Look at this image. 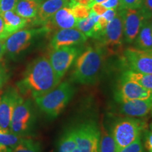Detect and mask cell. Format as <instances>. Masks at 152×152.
Segmentation results:
<instances>
[{
  "mask_svg": "<svg viewBox=\"0 0 152 152\" xmlns=\"http://www.w3.org/2000/svg\"><path fill=\"white\" fill-rule=\"evenodd\" d=\"M19 0H0V14L9 11L15 10Z\"/></svg>",
  "mask_w": 152,
  "mask_h": 152,
  "instance_id": "30",
  "label": "cell"
},
{
  "mask_svg": "<svg viewBox=\"0 0 152 152\" xmlns=\"http://www.w3.org/2000/svg\"><path fill=\"white\" fill-rule=\"evenodd\" d=\"M151 28H152V22L151 23Z\"/></svg>",
  "mask_w": 152,
  "mask_h": 152,
  "instance_id": "44",
  "label": "cell"
},
{
  "mask_svg": "<svg viewBox=\"0 0 152 152\" xmlns=\"http://www.w3.org/2000/svg\"><path fill=\"white\" fill-rule=\"evenodd\" d=\"M71 8L77 20L87 18L90 15L91 10V9L87 6L78 4H75L72 5Z\"/></svg>",
  "mask_w": 152,
  "mask_h": 152,
  "instance_id": "27",
  "label": "cell"
},
{
  "mask_svg": "<svg viewBox=\"0 0 152 152\" xmlns=\"http://www.w3.org/2000/svg\"><path fill=\"white\" fill-rule=\"evenodd\" d=\"M95 39L99 41L98 45L104 49H106L108 52L113 54L118 52L124 40L123 17L121 11H118L115 18L107 24Z\"/></svg>",
  "mask_w": 152,
  "mask_h": 152,
  "instance_id": "5",
  "label": "cell"
},
{
  "mask_svg": "<svg viewBox=\"0 0 152 152\" xmlns=\"http://www.w3.org/2000/svg\"><path fill=\"white\" fill-rule=\"evenodd\" d=\"M75 88L69 82H62L53 90L36 98V105L47 116L56 118L64 111L73 98Z\"/></svg>",
  "mask_w": 152,
  "mask_h": 152,
  "instance_id": "3",
  "label": "cell"
},
{
  "mask_svg": "<svg viewBox=\"0 0 152 152\" xmlns=\"http://www.w3.org/2000/svg\"><path fill=\"white\" fill-rule=\"evenodd\" d=\"M35 115L30 99H22L15 107L9 125V130L16 135L26 137L33 127Z\"/></svg>",
  "mask_w": 152,
  "mask_h": 152,
  "instance_id": "6",
  "label": "cell"
},
{
  "mask_svg": "<svg viewBox=\"0 0 152 152\" xmlns=\"http://www.w3.org/2000/svg\"><path fill=\"white\" fill-rule=\"evenodd\" d=\"M147 128L145 121L136 118L127 117L115 121L111 132L118 152L141 137L142 133L147 130Z\"/></svg>",
  "mask_w": 152,
  "mask_h": 152,
  "instance_id": "4",
  "label": "cell"
},
{
  "mask_svg": "<svg viewBox=\"0 0 152 152\" xmlns=\"http://www.w3.org/2000/svg\"><path fill=\"white\" fill-rule=\"evenodd\" d=\"M1 94H0V102H1Z\"/></svg>",
  "mask_w": 152,
  "mask_h": 152,
  "instance_id": "43",
  "label": "cell"
},
{
  "mask_svg": "<svg viewBox=\"0 0 152 152\" xmlns=\"http://www.w3.org/2000/svg\"><path fill=\"white\" fill-rule=\"evenodd\" d=\"M76 147L75 129H68L58 141L55 152H73Z\"/></svg>",
  "mask_w": 152,
  "mask_h": 152,
  "instance_id": "22",
  "label": "cell"
},
{
  "mask_svg": "<svg viewBox=\"0 0 152 152\" xmlns=\"http://www.w3.org/2000/svg\"><path fill=\"white\" fill-rule=\"evenodd\" d=\"M141 8L150 18H152V0H144Z\"/></svg>",
  "mask_w": 152,
  "mask_h": 152,
  "instance_id": "34",
  "label": "cell"
},
{
  "mask_svg": "<svg viewBox=\"0 0 152 152\" xmlns=\"http://www.w3.org/2000/svg\"><path fill=\"white\" fill-rule=\"evenodd\" d=\"M144 0H120L119 10L121 9H137L142 7Z\"/></svg>",
  "mask_w": 152,
  "mask_h": 152,
  "instance_id": "28",
  "label": "cell"
},
{
  "mask_svg": "<svg viewBox=\"0 0 152 152\" xmlns=\"http://www.w3.org/2000/svg\"><path fill=\"white\" fill-rule=\"evenodd\" d=\"M60 83L49 58L39 56L27 66L16 86L20 94L35 99L53 90Z\"/></svg>",
  "mask_w": 152,
  "mask_h": 152,
  "instance_id": "1",
  "label": "cell"
},
{
  "mask_svg": "<svg viewBox=\"0 0 152 152\" xmlns=\"http://www.w3.org/2000/svg\"><path fill=\"white\" fill-rule=\"evenodd\" d=\"M87 38L77 28L60 29L57 30L51 39L50 47L55 49L62 47L75 46L85 42Z\"/></svg>",
  "mask_w": 152,
  "mask_h": 152,
  "instance_id": "14",
  "label": "cell"
},
{
  "mask_svg": "<svg viewBox=\"0 0 152 152\" xmlns=\"http://www.w3.org/2000/svg\"><path fill=\"white\" fill-rule=\"evenodd\" d=\"M106 1V0H94V1H93L91 3L90 5H89V7H90V8L91 9V7H92V5L94 4L102 3V2H104V1Z\"/></svg>",
  "mask_w": 152,
  "mask_h": 152,
  "instance_id": "40",
  "label": "cell"
},
{
  "mask_svg": "<svg viewBox=\"0 0 152 152\" xmlns=\"http://www.w3.org/2000/svg\"><path fill=\"white\" fill-rule=\"evenodd\" d=\"M117 9H108L102 15V17L107 20L108 23L111 22L117 14Z\"/></svg>",
  "mask_w": 152,
  "mask_h": 152,
  "instance_id": "33",
  "label": "cell"
},
{
  "mask_svg": "<svg viewBox=\"0 0 152 152\" xmlns=\"http://www.w3.org/2000/svg\"><path fill=\"white\" fill-rule=\"evenodd\" d=\"M120 111L129 117L141 118L147 115L152 110V97L145 99H133L118 102Z\"/></svg>",
  "mask_w": 152,
  "mask_h": 152,
  "instance_id": "16",
  "label": "cell"
},
{
  "mask_svg": "<svg viewBox=\"0 0 152 152\" xmlns=\"http://www.w3.org/2000/svg\"><path fill=\"white\" fill-rule=\"evenodd\" d=\"M9 37V34L6 31L3 18L0 15V40H6Z\"/></svg>",
  "mask_w": 152,
  "mask_h": 152,
  "instance_id": "36",
  "label": "cell"
},
{
  "mask_svg": "<svg viewBox=\"0 0 152 152\" xmlns=\"http://www.w3.org/2000/svg\"><path fill=\"white\" fill-rule=\"evenodd\" d=\"M136 47L141 49H152V28L149 20L143 25L137 36Z\"/></svg>",
  "mask_w": 152,
  "mask_h": 152,
  "instance_id": "21",
  "label": "cell"
},
{
  "mask_svg": "<svg viewBox=\"0 0 152 152\" xmlns=\"http://www.w3.org/2000/svg\"><path fill=\"white\" fill-rule=\"evenodd\" d=\"M23 138V137L16 135L9 130H5L0 127V144L5 145L10 150L16 147Z\"/></svg>",
  "mask_w": 152,
  "mask_h": 152,
  "instance_id": "26",
  "label": "cell"
},
{
  "mask_svg": "<svg viewBox=\"0 0 152 152\" xmlns=\"http://www.w3.org/2000/svg\"><path fill=\"white\" fill-rule=\"evenodd\" d=\"M119 11L123 17V36L125 41L130 44L134 42L141 28L150 18L142 8L121 9Z\"/></svg>",
  "mask_w": 152,
  "mask_h": 152,
  "instance_id": "10",
  "label": "cell"
},
{
  "mask_svg": "<svg viewBox=\"0 0 152 152\" xmlns=\"http://www.w3.org/2000/svg\"><path fill=\"white\" fill-rule=\"evenodd\" d=\"M122 77L137 83L152 92V74L138 73L128 70L123 73Z\"/></svg>",
  "mask_w": 152,
  "mask_h": 152,
  "instance_id": "23",
  "label": "cell"
},
{
  "mask_svg": "<svg viewBox=\"0 0 152 152\" xmlns=\"http://www.w3.org/2000/svg\"><path fill=\"white\" fill-rule=\"evenodd\" d=\"M23 99L16 87H9L1 94L0 102V127L9 130V125L17 104Z\"/></svg>",
  "mask_w": 152,
  "mask_h": 152,
  "instance_id": "12",
  "label": "cell"
},
{
  "mask_svg": "<svg viewBox=\"0 0 152 152\" xmlns=\"http://www.w3.org/2000/svg\"><path fill=\"white\" fill-rule=\"evenodd\" d=\"M99 16L91 9L87 18L77 20L75 28L81 31L87 37H94L95 39L103 30V28L98 23Z\"/></svg>",
  "mask_w": 152,
  "mask_h": 152,
  "instance_id": "18",
  "label": "cell"
},
{
  "mask_svg": "<svg viewBox=\"0 0 152 152\" xmlns=\"http://www.w3.org/2000/svg\"><path fill=\"white\" fill-rule=\"evenodd\" d=\"M120 152H145L143 144L142 143L141 137L138 138L130 145L123 148Z\"/></svg>",
  "mask_w": 152,
  "mask_h": 152,
  "instance_id": "29",
  "label": "cell"
},
{
  "mask_svg": "<svg viewBox=\"0 0 152 152\" xmlns=\"http://www.w3.org/2000/svg\"><path fill=\"white\" fill-rule=\"evenodd\" d=\"M103 61L104 49L100 45L87 47L74 62L71 81L82 85L94 83L102 69Z\"/></svg>",
  "mask_w": 152,
  "mask_h": 152,
  "instance_id": "2",
  "label": "cell"
},
{
  "mask_svg": "<svg viewBox=\"0 0 152 152\" xmlns=\"http://www.w3.org/2000/svg\"><path fill=\"white\" fill-rule=\"evenodd\" d=\"M106 9H118L120 5V0H106L101 3Z\"/></svg>",
  "mask_w": 152,
  "mask_h": 152,
  "instance_id": "35",
  "label": "cell"
},
{
  "mask_svg": "<svg viewBox=\"0 0 152 152\" xmlns=\"http://www.w3.org/2000/svg\"><path fill=\"white\" fill-rule=\"evenodd\" d=\"M91 9L94 11L96 14H97L98 16H102V14H104V12L106 11V9L104 6L101 3L99 4H94L92 5V7H91Z\"/></svg>",
  "mask_w": 152,
  "mask_h": 152,
  "instance_id": "37",
  "label": "cell"
},
{
  "mask_svg": "<svg viewBox=\"0 0 152 152\" xmlns=\"http://www.w3.org/2000/svg\"><path fill=\"white\" fill-rule=\"evenodd\" d=\"M94 1V0H89V1H90V4H91V3H92V1Z\"/></svg>",
  "mask_w": 152,
  "mask_h": 152,
  "instance_id": "42",
  "label": "cell"
},
{
  "mask_svg": "<svg viewBox=\"0 0 152 152\" xmlns=\"http://www.w3.org/2000/svg\"><path fill=\"white\" fill-rule=\"evenodd\" d=\"M77 23V20L74 16L72 9L70 7H65L55 13L54 16L43 26L50 32L52 29L75 28Z\"/></svg>",
  "mask_w": 152,
  "mask_h": 152,
  "instance_id": "17",
  "label": "cell"
},
{
  "mask_svg": "<svg viewBox=\"0 0 152 152\" xmlns=\"http://www.w3.org/2000/svg\"><path fill=\"white\" fill-rule=\"evenodd\" d=\"M49 33L45 26L37 29H22L13 33L5 40L6 53L15 57L30 47L35 37Z\"/></svg>",
  "mask_w": 152,
  "mask_h": 152,
  "instance_id": "8",
  "label": "cell"
},
{
  "mask_svg": "<svg viewBox=\"0 0 152 152\" xmlns=\"http://www.w3.org/2000/svg\"><path fill=\"white\" fill-rule=\"evenodd\" d=\"M99 152H118L111 132L104 126L100 130Z\"/></svg>",
  "mask_w": 152,
  "mask_h": 152,
  "instance_id": "24",
  "label": "cell"
},
{
  "mask_svg": "<svg viewBox=\"0 0 152 152\" xmlns=\"http://www.w3.org/2000/svg\"><path fill=\"white\" fill-rule=\"evenodd\" d=\"M151 112H152V110H151Z\"/></svg>",
  "mask_w": 152,
  "mask_h": 152,
  "instance_id": "46",
  "label": "cell"
},
{
  "mask_svg": "<svg viewBox=\"0 0 152 152\" xmlns=\"http://www.w3.org/2000/svg\"><path fill=\"white\" fill-rule=\"evenodd\" d=\"M75 129L76 147L73 152H99L100 130L96 123L87 121Z\"/></svg>",
  "mask_w": 152,
  "mask_h": 152,
  "instance_id": "7",
  "label": "cell"
},
{
  "mask_svg": "<svg viewBox=\"0 0 152 152\" xmlns=\"http://www.w3.org/2000/svg\"><path fill=\"white\" fill-rule=\"evenodd\" d=\"M2 17L6 31L10 36L27 26L30 20L20 16L14 11H9L0 14Z\"/></svg>",
  "mask_w": 152,
  "mask_h": 152,
  "instance_id": "19",
  "label": "cell"
},
{
  "mask_svg": "<svg viewBox=\"0 0 152 152\" xmlns=\"http://www.w3.org/2000/svg\"><path fill=\"white\" fill-rule=\"evenodd\" d=\"M9 152H42L40 143L31 138L23 137Z\"/></svg>",
  "mask_w": 152,
  "mask_h": 152,
  "instance_id": "25",
  "label": "cell"
},
{
  "mask_svg": "<svg viewBox=\"0 0 152 152\" xmlns=\"http://www.w3.org/2000/svg\"><path fill=\"white\" fill-rule=\"evenodd\" d=\"M71 0H45L39 4L37 14L32 20L35 26H45L55 13L63 7H70Z\"/></svg>",
  "mask_w": 152,
  "mask_h": 152,
  "instance_id": "15",
  "label": "cell"
},
{
  "mask_svg": "<svg viewBox=\"0 0 152 152\" xmlns=\"http://www.w3.org/2000/svg\"><path fill=\"white\" fill-rule=\"evenodd\" d=\"M9 151H10V149L8 147L0 144V152H9Z\"/></svg>",
  "mask_w": 152,
  "mask_h": 152,
  "instance_id": "39",
  "label": "cell"
},
{
  "mask_svg": "<svg viewBox=\"0 0 152 152\" xmlns=\"http://www.w3.org/2000/svg\"><path fill=\"white\" fill-rule=\"evenodd\" d=\"M151 130H152V124H151Z\"/></svg>",
  "mask_w": 152,
  "mask_h": 152,
  "instance_id": "45",
  "label": "cell"
},
{
  "mask_svg": "<svg viewBox=\"0 0 152 152\" xmlns=\"http://www.w3.org/2000/svg\"><path fill=\"white\" fill-rule=\"evenodd\" d=\"M36 1H38V2L41 3V2H42V1H45V0H36Z\"/></svg>",
  "mask_w": 152,
  "mask_h": 152,
  "instance_id": "41",
  "label": "cell"
},
{
  "mask_svg": "<svg viewBox=\"0 0 152 152\" xmlns=\"http://www.w3.org/2000/svg\"><path fill=\"white\" fill-rule=\"evenodd\" d=\"M144 147L148 152H152V132L144 131Z\"/></svg>",
  "mask_w": 152,
  "mask_h": 152,
  "instance_id": "32",
  "label": "cell"
},
{
  "mask_svg": "<svg viewBox=\"0 0 152 152\" xmlns=\"http://www.w3.org/2000/svg\"><path fill=\"white\" fill-rule=\"evenodd\" d=\"M80 49L76 46L62 47L52 49L49 60L57 77L61 80L77 57L80 54Z\"/></svg>",
  "mask_w": 152,
  "mask_h": 152,
  "instance_id": "9",
  "label": "cell"
},
{
  "mask_svg": "<svg viewBox=\"0 0 152 152\" xmlns=\"http://www.w3.org/2000/svg\"><path fill=\"white\" fill-rule=\"evenodd\" d=\"M123 58L129 69L138 73L152 74V49H141L129 47L125 50Z\"/></svg>",
  "mask_w": 152,
  "mask_h": 152,
  "instance_id": "11",
  "label": "cell"
},
{
  "mask_svg": "<svg viewBox=\"0 0 152 152\" xmlns=\"http://www.w3.org/2000/svg\"><path fill=\"white\" fill-rule=\"evenodd\" d=\"M115 96L118 102L133 99H145L152 97V92L137 83L121 77Z\"/></svg>",
  "mask_w": 152,
  "mask_h": 152,
  "instance_id": "13",
  "label": "cell"
},
{
  "mask_svg": "<svg viewBox=\"0 0 152 152\" xmlns=\"http://www.w3.org/2000/svg\"><path fill=\"white\" fill-rule=\"evenodd\" d=\"M6 53V45L5 40H0V60Z\"/></svg>",
  "mask_w": 152,
  "mask_h": 152,
  "instance_id": "38",
  "label": "cell"
},
{
  "mask_svg": "<svg viewBox=\"0 0 152 152\" xmlns=\"http://www.w3.org/2000/svg\"><path fill=\"white\" fill-rule=\"evenodd\" d=\"M11 73L4 64L0 63V90L6 85L10 78Z\"/></svg>",
  "mask_w": 152,
  "mask_h": 152,
  "instance_id": "31",
  "label": "cell"
},
{
  "mask_svg": "<svg viewBox=\"0 0 152 152\" xmlns=\"http://www.w3.org/2000/svg\"><path fill=\"white\" fill-rule=\"evenodd\" d=\"M40 3L36 0H19L15 8V13L31 21L37 14Z\"/></svg>",
  "mask_w": 152,
  "mask_h": 152,
  "instance_id": "20",
  "label": "cell"
}]
</instances>
